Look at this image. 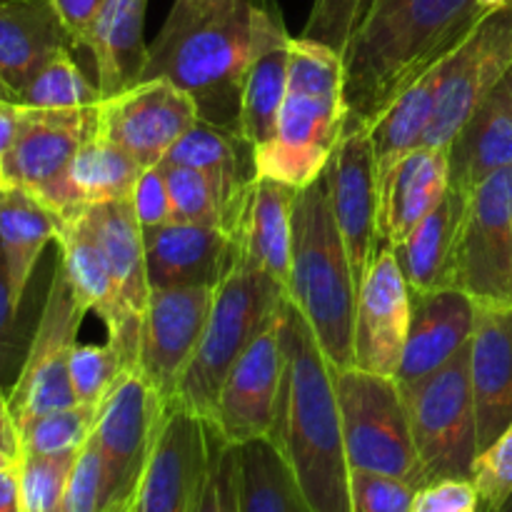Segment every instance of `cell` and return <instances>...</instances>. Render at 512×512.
I'll list each match as a JSON object with an SVG mask.
<instances>
[{
  "mask_svg": "<svg viewBox=\"0 0 512 512\" xmlns=\"http://www.w3.org/2000/svg\"><path fill=\"white\" fill-rule=\"evenodd\" d=\"M235 3L238 0H175L160 35L180 33V30L190 28V25L203 23V20L213 18V15L223 13V10L233 8Z\"/></svg>",
  "mask_w": 512,
  "mask_h": 512,
  "instance_id": "50",
  "label": "cell"
},
{
  "mask_svg": "<svg viewBox=\"0 0 512 512\" xmlns=\"http://www.w3.org/2000/svg\"><path fill=\"white\" fill-rule=\"evenodd\" d=\"M85 313L88 310L78 303L58 260L45 295L43 313L30 335L23 368L8 390L15 430L30 418L78 403L70 385V355L78 345V330Z\"/></svg>",
  "mask_w": 512,
  "mask_h": 512,
  "instance_id": "10",
  "label": "cell"
},
{
  "mask_svg": "<svg viewBox=\"0 0 512 512\" xmlns=\"http://www.w3.org/2000/svg\"><path fill=\"white\" fill-rule=\"evenodd\" d=\"M483 13L475 0H368L343 53L345 128H370Z\"/></svg>",
  "mask_w": 512,
  "mask_h": 512,
  "instance_id": "1",
  "label": "cell"
},
{
  "mask_svg": "<svg viewBox=\"0 0 512 512\" xmlns=\"http://www.w3.org/2000/svg\"><path fill=\"white\" fill-rule=\"evenodd\" d=\"M453 288L478 308H512V165L485 178L465 198Z\"/></svg>",
  "mask_w": 512,
  "mask_h": 512,
  "instance_id": "9",
  "label": "cell"
},
{
  "mask_svg": "<svg viewBox=\"0 0 512 512\" xmlns=\"http://www.w3.org/2000/svg\"><path fill=\"white\" fill-rule=\"evenodd\" d=\"M145 10L148 0H105L103 10L80 43V48L93 55L103 98L140 83L150 48L145 43Z\"/></svg>",
  "mask_w": 512,
  "mask_h": 512,
  "instance_id": "30",
  "label": "cell"
},
{
  "mask_svg": "<svg viewBox=\"0 0 512 512\" xmlns=\"http://www.w3.org/2000/svg\"><path fill=\"white\" fill-rule=\"evenodd\" d=\"M215 288L178 285L150 290V303L140 323L135 370L165 405L178 395V385L203 338Z\"/></svg>",
  "mask_w": 512,
  "mask_h": 512,
  "instance_id": "13",
  "label": "cell"
},
{
  "mask_svg": "<svg viewBox=\"0 0 512 512\" xmlns=\"http://www.w3.org/2000/svg\"><path fill=\"white\" fill-rule=\"evenodd\" d=\"M475 3H478L483 10H493V8H498V5L508 3V0H475Z\"/></svg>",
  "mask_w": 512,
  "mask_h": 512,
  "instance_id": "55",
  "label": "cell"
},
{
  "mask_svg": "<svg viewBox=\"0 0 512 512\" xmlns=\"http://www.w3.org/2000/svg\"><path fill=\"white\" fill-rule=\"evenodd\" d=\"M283 383L270 440L310 512H355L333 365L300 310L283 305Z\"/></svg>",
  "mask_w": 512,
  "mask_h": 512,
  "instance_id": "2",
  "label": "cell"
},
{
  "mask_svg": "<svg viewBox=\"0 0 512 512\" xmlns=\"http://www.w3.org/2000/svg\"><path fill=\"white\" fill-rule=\"evenodd\" d=\"M15 103L25 108H93L103 100L98 83H90L70 48L55 53L48 63L35 70L33 78L15 93Z\"/></svg>",
  "mask_w": 512,
  "mask_h": 512,
  "instance_id": "37",
  "label": "cell"
},
{
  "mask_svg": "<svg viewBox=\"0 0 512 512\" xmlns=\"http://www.w3.org/2000/svg\"><path fill=\"white\" fill-rule=\"evenodd\" d=\"M445 58L438 65L420 75L373 125L370 138L375 148V163H378V178L385 170L393 168L400 158L413 153L425 143L430 123H433L435 108H438L440 85H443Z\"/></svg>",
  "mask_w": 512,
  "mask_h": 512,
  "instance_id": "35",
  "label": "cell"
},
{
  "mask_svg": "<svg viewBox=\"0 0 512 512\" xmlns=\"http://www.w3.org/2000/svg\"><path fill=\"white\" fill-rule=\"evenodd\" d=\"M163 413L165 403L135 368L125 370L100 403L93 440L105 458L110 490L120 512L133 510Z\"/></svg>",
  "mask_w": 512,
  "mask_h": 512,
  "instance_id": "12",
  "label": "cell"
},
{
  "mask_svg": "<svg viewBox=\"0 0 512 512\" xmlns=\"http://www.w3.org/2000/svg\"><path fill=\"white\" fill-rule=\"evenodd\" d=\"M18 320L20 303L13 295L8 265H5L3 248H0V385H5L10 375L18 378L25 353H28V345H23V338H20Z\"/></svg>",
  "mask_w": 512,
  "mask_h": 512,
  "instance_id": "47",
  "label": "cell"
},
{
  "mask_svg": "<svg viewBox=\"0 0 512 512\" xmlns=\"http://www.w3.org/2000/svg\"><path fill=\"white\" fill-rule=\"evenodd\" d=\"M478 305L458 288L410 293V325L403 358L395 373L400 385L435 373L468 348Z\"/></svg>",
  "mask_w": 512,
  "mask_h": 512,
  "instance_id": "22",
  "label": "cell"
},
{
  "mask_svg": "<svg viewBox=\"0 0 512 512\" xmlns=\"http://www.w3.org/2000/svg\"><path fill=\"white\" fill-rule=\"evenodd\" d=\"M63 512H120L113 500V490H110L105 458L93 435L75 455Z\"/></svg>",
  "mask_w": 512,
  "mask_h": 512,
  "instance_id": "43",
  "label": "cell"
},
{
  "mask_svg": "<svg viewBox=\"0 0 512 512\" xmlns=\"http://www.w3.org/2000/svg\"><path fill=\"white\" fill-rule=\"evenodd\" d=\"M160 165H163L165 180H168L170 208H173L175 223L218 225V228H225V218L218 198H215L210 183L198 170L180 163H168V160H163Z\"/></svg>",
  "mask_w": 512,
  "mask_h": 512,
  "instance_id": "42",
  "label": "cell"
},
{
  "mask_svg": "<svg viewBox=\"0 0 512 512\" xmlns=\"http://www.w3.org/2000/svg\"><path fill=\"white\" fill-rule=\"evenodd\" d=\"M298 188L273 178H258L250 185L235 220L238 250L258 263L288 295L290 260H293V208Z\"/></svg>",
  "mask_w": 512,
  "mask_h": 512,
  "instance_id": "26",
  "label": "cell"
},
{
  "mask_svg": "<svg viewBox=\"0 0 512 512\" xmlns=\"http://www.w3.org/2000/svg\"><path fill=\"white\" fill-rule=\"evenodd\" d=\"M15 460L18 458H13V455H8L5 450H0V468H8V465H13Z\"/></svg>",
  "mask_w": 512,
  "mask_h": 512,
  "instance_id": "56",
  "label": "cell"
},
{
  "mask_svg": "<svg viewBox=\"0 0 512 512\" xmlns=\"http://www.w3.org/2000/svg\"><path fill=\"white\" fill-rule=\"evenodd\" d=\"M240 512H310L288 463L270 438L238 445Z\"/></svg>",
  "mask_w": 512,
  "mask_h": 512,
  "instance_id": "36",
  "label": "cell"
},
{
  "mask_svg": "<svg viewBox=\"0 0 512 512\" xmlns=\"http://www.w3.org/2000/svg\"><path fill=\"white\" fill-rule=\"evenodd\" d=\"M143 170L133 155L105 138L95 125L93 133L75 150L58 185L40 200L58 215H68L88 205L130 200Z\"/></svg>",
  "mask_w": 512,
  "mask_h": 512,
  "instance_id": "27",
  "label": "cell"
},
{
  "mask_svg": "<svg viewBox=\"0 0 512 512\" xmlns=\"http://www.w3.org/2000/svg\"><path fill=\"white\" fill-rule=\"evenodd\" d=\"M400 388L413 425L423 485L440 478H470L480 453L470 345L440 370Z\"/></svg>",
  "mask_w": 512,
  "mask_h": 512,
  "instance_id": "8",
  "label": "cell"
},
{
  "mask_svg": "<svg viewBox=\"0 0 512 512\" xmlns=\"http://www.w3.org/2000/svg\"><path fill=\"white\" fill-rule=\"evenodd\" d=\"M285 298V290L258 263L238 250L233 270L215 288L203 338L193 363L180 380L173 403L210 420L228 370L265 328V323L278 313Z\"/></svg>",
  "mask_w": 512,
  "mask_h": 512,
  "instance_id": "6",
  "label": "cell"
},
{
  "mask_svg": "<svg viewBox=\"0 0 512 512\" xmlns=\"http://www.w3.org/2000/svg\"><path fill=\"white\" fill-rule=\"evenodd\" d=\"M380 230L388 248L405 238L450 190L448 148L420 145L378 178Z\"/></svg>",
  "mask_w": 512,
  "mask_h": 512,
  "instance_id": "29",
  "label": "cell"
},
{
  "mask_svg": "<svg viewBox=\"0 0 512 512\" xmlns=\"http://www.w3.org/2000/svg\"><path fill=\"white\" fill-rule=\"evenodd\" d=\"M93 108H25L20 105L18 133L3 163L5 188H23L45 198L63 178L75 150L95 130Z\"/></svg>",
  "mask_w": 512,
  "mask_h": 512,
  "instance_id": "18",
  "label": "cell"
},
{
  "mask_svg": "<svg viewBox=\"0 0 512 512\" xmlns=\"http://www.w3.org/2000/svg\"><path fill=\"white\" fill-rule=\"evenodd\" d=\"M128 368H133V365L125 360V355L113 343H78L70 355V385H73L75 400L100 408V403L108 398V393Z\"/></svg>",
  "mask_w": 512,
  "mask_h": 512,
  "instance_id": "40",
  "label": "cell"
},
{
  "mask_svg": "<svg viewBox=\"0 0 512 512\" xmlns=\"http://www.w3.org/2000/svg\"><path fill=\"white\" fill-rule=\"evenodd\" d=\"M358 293L360 283L335 220L323 173L295 195L288 298L310 325L335 370L355 365Z\"/></svg>",
  "mask_w": 512,
  "mask_h": 512,
  "instance_id": "4",
  "label": "cell"
},
{
  "mask_svg": "<svg viewBox=\"0 0 512 512\" xmlns=\"http://www.w3.org/2000/svg\"><path fill=\"white\" fill-rule=\"evenodd\" d=\"M408 325L410 288L393 248H383L360 283L353 333L355 368L395 378L408 338Z\"/></svg>",
  "mask_w": 512,
  "mask_h": 512,
  "instance_id": "20",
  "label": "cell"
},
{
  "mask_svg": "<svg viewBox=\"0 0 512 512\" xmlns=\"http://www.w3.org/2000/svg\"><path fill=\"white\" fill-rule=\"evenodd\" d=\"M95 238L108 255L115 285L123 298L125 308L135 320L143 323V315L150 303V280L145 265V240L143 225L135 215L130 200L100 203L83 208Z\"/></svg>",
  "mask_w": 512,
  "mask_h": 512,
  "instance_id": "32",
  "label": "cell"
},
{
  "mask_svg": "<svg viewBox=\"0 0 512 512\" xmlns=\"http://www.w3.org/2000/svg\"><path fill=\"white\" fill-rule=\"evenodd\" d=\"M512 70V0L485 10L478 23L445 58L438 108L425 143L448 148L475 105Z\"/></svg>",
  "mask_w": 512,
  "mask_h": 512,
  "instance_id": "11",
  "label": "cell"
},
{
  "mask_svg": "<svg viewBox=\"0 0 512 512\" xmlns=\"http://www.w3.org/2000/svg\"><path fill=\"white\" fill-rule=\"evenodd\" d=\"M355 512H413L418 488L390 475L353 470L350 473Z\"/></svg>",
  "mask_w": 512,
  "mask_h": 512,
  "instance_id": "46",
  "label": "cell"
},
{
  "mask_svg": "<svg viewBox=\"0 0 512 512\" xmlns=\"http://www.w3.org/2000/svg\"><path fill=\"white\" fill-rule=\"evenodd\" d=\"M470 380L478 445L485 450L512 423V308H478L470 338Z\"/></svg>",
  "mask_w": 512,
  "mask_h": 512,
  "instance_id": "23",
  "label": "cell"
},
{
  "mask_svg": "<svg viewBox=\"0 0 512 512\" xmlns=\"http://www.w3.org/2000/svg\"><path fill=\"white\" fill-rule=\"evenodd\" d=\"M323 173L355 278L363 283L380 250L388 248L380 230L378 163L368 125L343 130Z\"/></svg>",
  "mask_w": 512,
  "mask_h": 512,
  "instance_id": "16",
  "label": "cell"
},
{
  "mask_svg": "<svg viewBox=\"0 0 512 512\" xmlns=\"http://www.w3.org/2000/svg\"><path fill=\"white\" fill-rule=\"evenodd\" d=\"M280 25L285 23L273 3L238 0L203 23L158 35L140 80L168 78L195 100L200 118L238 133L245 73Z\"/></svg>",
  "mask_w": 512,
  "mask_h": 512,
  "instance_id": "3",
  "label": "cell"
},
{
  "mask_svg": "<svg viewBox=\"0 0 512 512\" xmlns=\"http://www.w3.org/2000/svg\"><path fill=\"white\" fill-rule=\"evenodd\" d=\"M345 128L343 58L308 38L290 40V78L278 128L255 148L263 178L305 188L320 178Z\"/></svg>",
  "mask_w": 512,
  "mask_h": 512,
  "instance_id": "5",
  "label": "cell"
},
{
  "mask_svg": "<svg viewBox=\"0 0 512 512\" xmlns=\"http://www.w3.org/2000/svg\"><path fill=\"white\" fill-rule=\"evenodd\" d=\"M333 375L350 468L423 488L413 425L398 380L355 365L333 368Z\"/></svg>",
  "mask_w": 512,
  "mask_h": 512,
  "instance_id": "7",
  "label": "cell"
},
{
  "mask_svg": "<svg viewBox=\"0 0 512 512\" xmlns=\"http://www.w3.org/2000/svg\"><path fill=\"white\" fill-rule=\"evenodd\" d=\"M75 455H20V512H63Z\"/></svg>",
  "mask_w": 512,
  "mask_h": 512,
  "instance_id": "39",
  "label": "cell"
},
{
  "mask_svg": "<svg viewBox=\"0 0 512 512\" xmlns=\"http://www.w3.org/2000/svg\"><path fill=\"white\" fill-rule=\"evenodd\" d=\"M503 512H512V500H510L508 505H505V510H503Z\"/></svg>",
  "mask_w": 512,
  "mask_h": 512,
  "instance_id": "57",
  "label": "cell"
},
{
  "mask_svg": "<svg viewBox=\"0 0 512 512\" xmlns=\"http://www.w3.org/2000/svg\"><path fill=\"white\" fill-rule=\"evenodd\" d=\"M0 450H5L13 458H20V443H18V430H15L13 415H10L8 393L0 385Z\"/></svg>",
  "mask_w": 512,
  "mask_h": 512,
  "instance_id": "54",
  "label": "cell"
},
{
  "mask_svg": "<svg viewBox=\"0 0 512 512\" xmlns=\"http://www.w3.org/2000/svg\"><path fill=\"white\" fill-rule=\"evenodd\" d=\"M60 248V265H63L68 283L75 298L88 313H95L108 330V343H113L135 368L140 340V320L130 315L115 285L108 255L95 238L83 208L68 215H60V228L55 235Z\"/></svg>",
  "mask_w": 512,
  "mask_h": 512,
  "instance_id": "19",
  "label": "cell"
},
{
  "mask_svg": "<svg viewBox=\"0 0 512 512\" xmlns=\"http://www.w3.org/2000/svg\"><path fill=\"white\" fill-rule=\"evenodd\" d=\"M0 512H20L18 460L8 468H0Z\"/></svg>",
  "mask_w": 512,
  "mask_h": 512,
  "instance_id": "53",
  "label": "cell"
},
{
  "mask_svg": "<svg viewBox=\"0 0 512 512\" xmlns=\"http://www.w3.org/2000/svg\"><path fill=\"white\" fill-rule=\"evenodd\" d=\"M60 215L23 188H0V248L18 303L35 273L45 245L55 240Z\"/></svg>",
  "mask_w": 512,
  "mask_h": 512,
  "instance_id": "33",
  "label": "cell"
},
{
  "mask_svg": "<svg viewBox=\"0 0 512 512\" xmlns=\"http://www.w3.org/2000/svg\"><path fill=\"white\" fill-rule=\"evenodd\" d=\"M208 423V420H205ZM193 512H240L238 445L208 423V468Z\"/></svg>",
  "mask_w": 512,
  "mask_h": 512,
  "instance_id": "41",
  "label": "cell"
},
{
  "mask_svg": "<svg viewBox=\"0 0 512 512\" xmlns=\"http://www.w3.org/2000/svg\"><path fill=\"white\" fill-rule=\"evenodd\" d=\"M0 95H3V98H8V93H5V88H3V85H0Z\"/></svg>",
  "mask_w": 512,
  "mask_h": 512,
  "instance_id": "58",
  "label": "cell"
},
{
  "mask_svg": "<svg viewBox=\"0 0 512 512\" xmlns=\"http://www.w3.org/2000/svg\"><path fill=\"white\" fill-rule=\"evenodd\" d=\"M18 113H20V105L15 103V100L3 98V95H0V188H5L3 163L10 145H13L15 133H18Z\"/></svg>",
  "mask_w": 512,
  "mask_h": 512,
  "instance_id": "52",
  "label": "cell"
},
{
  "mask_svg": "<svg viewBox=\"0 0 512 512\" xmlns=\"http://www.w3.org/2000/svg\"><path fill=\"white\" fill-rule=\"evenodd\" d=\"M208 468V423L178 403L165 405L130 512H193Z\"/></svg>",
  "mask_w": 512,
  "mask_h": 512,
  "instance_id": "17",
  "label": "cell"
},
{
  "mask_svg": "<svg viewBox=\"0 0 512 512\" xmlns=\"http://www.w3.org/2000/svg\"><path fill=\"white\" fill-rule=\"evenodd\" d=\"M168 163L188 165L198 170L213 188L223 210L225 228L233 233L235 220L245 203L250 185L258 178L255 148L245 143L235 130L200 118L168 153Z\"/></svg>",
  "mask_w": 512,
  "mask_h": 512,
  "instance_id": "25",
  "label": "cell"
},
{
  "mask_svg": "<svg viewBox=\"0 0 512 512\" xmlns=\"http://www.w3.org/2000/svg\"><path fill=\"white\" fill-rule=\"evenodd\" d=\"M485 512H503L512 500V423L498 440L480 450L470 473Z\"/></svg>",
  "mask_w": 512,
  "mask_h": 512,
  "instance_id": "44",
  "label": "cell"
},
{
  "mask_svg": "<svg viewBox=\"0 0 512 512\" xmlns=\"http://www.w3.org/2000/svg\"><path fill=\"white\" fill-rule=\"evenodd\" d=\"M150 290L205 285L218 288L238 260V243L218 225L165 223L143 228Z\"/></svg>",
  "mask_w": 512,
  "mask_h": 512,
  "instance_id": "21",
  "label": "cell"
},
{
  "mask_svg": "<svg viewBox=\"0 0 512 512\" xmlns=\"http://www.w3.org/2000/svg\"><path fill=\"white\" fill-rule=\"evenodd\" d=\"M368 0H315L300 38L328 45L343 58Z\"/></svg>",
  "mask_w": 512,
  "mask_h": 512,
  "instance_id": "45",
  "label": "cell"
},
{
  "mask_svg": "<svg viewBox=\"0 0 512 512\" xmlns=\"http://www.w3.org/2000/svg\"><path fill=\"white\" fill-rule=\"evenodd\" d=\"M135 215L143 228H158V225L173 223V208H170L168 180H165L163 165L145 168L130 195Z\"/></svg>",
  "mask_w": 512,
  "mask_h": 512,
  "instance_id": "49",
  "label": "cell"
},
{
  "mask_svg": "<svg viewBox=\"0 0 512 512\" xmlns=\"http://www.w3.org/2000/svg\"><path fill=\"white\" fill-rule=\"evenodd\" d=\"M413 512H480V498L470 478H440L418 488Z\"/></svg>",
  "mask_w": 512,
  "mask_h": 512,
  "instance_id": "48",
  "label": "cell"
},
{
  "mask_svg": "<svg viewBox=\"0 0 512 512\" xmlns=\"http://www.w3.org/2000/svg\"><path fill=\"white\" fill-rule=\"evenodd\" d=\"M512 165V70L475 105L448 145L450 188L468 198L485 178Z\"/></svg>",
  "mask_w": 512,
  "mask_h": 512,
  "instance_id": "24",
  "label": "cell"
},
{
  "mask_svg": "<svg viewBox=\"0 0 512 512\" xmlns=\"http://www.w3.org/2000/svg\"><path fill=\"white\" fill-rule=\"evenodd\" d=\"M283 305L235 360L220 385L208 423L233 445L270 438L273 433L285 368Z\"/></svg>",
  "mask_w": 512,
  "mask_h": 512,
  "instance_id": "15",
  "label": "cell"
},
{
  "mask_svg": "<svg viewBox=\"0 0 512 512\" xmlns=\"http://www.w3.org/2000/svg\"><path fill=\"white\" fill-rule=\"evenodd\" d=\"M65 48L75 43L53 0H0V85L10 100Z\"/></svg>",
  "mask_w": 512,
  "mask_h": 512,
  "instance_id": "28",
  "label": "cell"
},
{
  "mask_svg": "<svg viewBox=\"0 0 512 512\" xmlns=\"http://www.w3.org/2000/svg\"><path fill=\"white\" fill-rule=\"evenodd\" d=\"M53 5L73 43L80 45L88 35L90 25L95 23L98 13L103 10L105 0H53Z\"/></svg>",
  "mask_w": 512,
  "mask_h": 512,
  "instance_id": "51",
  "label": "cell"
},
{
  "mask_svg": "<svg viewBox=\"0 0 512 512\" xmlns=\"http://www.w3.org/2000/svg\"><path fill=\"white\" fill-rule=\"evenodd\" d=\"M98 130L133 155L143 168L168 158L180 138L200 120L198 105L168 78H148L95 108Z\"/></svg>",
  "mask_w": 512,
  "mask_h": 512,
  "instance_id": "14",
  "label": "cell"
},
{
  "mask_svg": "<svg viewBox=\"0 0 512 512\" xmlns=\"http://www.w3.org/2000/svg\"><path fill=\"white\" fill-rule=\"evenodd\" d=\"M290 35L285 25H280L245 73L243 90H240L238 135L253 148H263L270 143L278 128V115L283 110L285 93L290 78Z\"/></svg>",
  "mask_w": 512,
  "mask_h": 512,
  "instance_id": "34",
  "label": "cell"
},
{
  "mask_svg": "<svg viewBox=\"0 0 512 512\" xmlns=\"http://www.w3.org/2000/svg\"><path fill=\"white\" fill-rule=\"evenodd\" d=\"M465 195L450 188L445 198L393 245V255L405 275L410 293L453 288V260L458 243Z\"/></svg>",
  "mask_w": 512,
  "mask_h": 512,
  "instance_id": "31",
  "label": "cell"
},
{
  "mask_svg": "<svg viewBox=\"0 0 512 512\" xmlns=\"http://www.w3.org/2000/svg\"><path fill=\"white\" fill-rule=\"evenodd\" d=\"M95 423H98V408L83 403L30 418L18 428L20 455L78 453L93 435Z\"/></svg>",
  "mask_w": 512,
  "mask_h": 512,
  "instance_id": "38",
  "label": "cell"
}]
</instances>
